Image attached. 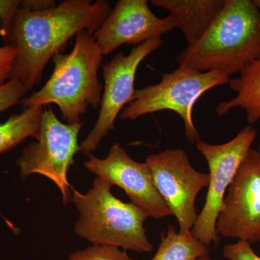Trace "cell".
<instances>
[{
    "mask_svg": "<svg viewBox=\"0 0 260 260\" xmlns=\"http://www.w3.org/2000/svg\"><path fill=\"white\" fill-rule=\"evenodd\" d=\"M150 3L169 12L177 28L184 34L187 47H192L210 28L225 0H152Z\"/></svg>",
    "mask_w": 260,
    "mask_h": 260,
    "instance_id": "obj_13",
    "label": "cell"
},
{
    "mask_svg": "<svg viewBox=\"0 0 260 260\" xmlns=\"http://www.w3.org/2000/svg\"><path fill=\"white\" fill-rule=\"evenodd\" d=\"M67 260H134L125 250L109 245H93L72 253Z\"/></svg>",
    "mask_w": 260,
    "mask_h": 260,
    "instance_id": "obj_17",
    "label": "cell"
},
{
    "mask_svg": "<svg viewBox=\"0 0 260 260\" xmlns=\"http://www.w3.org/2000/svg\"><path fill=\"white\" fill-rule=\"evenodd\" d=\"M256 137L254 126L248 125L235 138L223 144L211 145L200 140L196 143L197 150L208 162L209 181L204 206L198 214L191 232L205 246H209L212 243L218 244L217 219L223 207L225 191Z\"/></svg>",
    "mask_w": 260,
    "mask_h": 260,
    "instance_id": "obj_7",
    "label": "cell"
},
{
    "mask_svg": "<svg viewBox=\"0 0 260 260\" xmlns=\"http://www.w3.org/2000/svg\"><path fill=\"white\" fill-rule=\"evenodd\" d=\"M218 235L260 242V153L250 149L237 170L217 219Z\"/></svg>",
    "mask_w": 260,
    "mask_h": 260,
    "instance_id": "obj_10",
    "label": "cell"
},
{
    "mask_svg": "<svg viewBox=\"0 0 260 260\" xmlns=\"http://www.w3.org/2000/svg\"><path fill=\"white\" fill-rule=\"evenodd\" d=\"M162 45L161 37L153 38L133 48L127 55L119 53L102 65L104 85L99 117L80 145V151L91 153L114 129L116 117L134 98L135 75L140 63Z\"/></svg>",
    "mask_w": 260,
    "mask_h": 260,
    "instance_id": "obj_9",
    "label": "cell"
},
{
    "mask_svg": "<svg viewBox=\"0 0 260 260\" xmlns=\"http://www.w3.org/2000/svg\"><path fill=\"white\" fill-rule=\"evenodd\" d=\"M15 57L16 51L12 44H6L0 47V85L10 80Z\"/></svg>",
    "mask_w": 260,
    "mask_h": 260,
    "instance_id": "obj_21",
    "label": "cell"
},
{
    "mask_svg": "<svg viewBox=\"0 0 260 260\" xmlns=\"http://www.w3.org/2000/svg\"><path fill=\"white\" fill-rule=\"evenodd\" d=\"M112 8L106 0H65L42 10L22 6L15 13L6 44L16 51L10 79L30 91L42 80L46 65L83 30L94 34Z\"/></svg>",
    "mask_w": 260,
    "mask_h": 260,
    "instance_id": "obj_1",
    "label": "cell"
},
{
    "mask_svg": "<svg viewBox=\"0 0 260 260\" xmlns=\"http://www.w3.org/2000/svg\"><path fill=\"white\" fill-rule=\"evenodd\" d=\"M27 92L18 80L10 79L0 85V113L21 103Z\"/></svg>",
    "mask_w": 260,
    "mask_h": 260,
    "instance_id": "obj_18",
    "label": "cell"
},
{
    "mask_svg": "<svg viewBox=\"0 0 260 260\" xmlns=\"http://www.w3.org/2000/svg\"><path fill=\"white\" fill-rule=\"evenodd\" d=\"M229 85L236 96L219 103L216 107L218 116L226 115L235 109H244L249 125L260 119V56L248 65L239 76L231 78Z\"/></svg>",
    "mask_w": 260,
    "mask_h": 260,
    "instance_id": "obj_14",
    "label": "cell"
},
{
    "mask_svg": "<svg viewBox=\"0 0 260 260\" xmlns=\"http://www.w3.org/2000/svg\"><path fill=\"white\" fill-rule=\"evenodd\" d=\"M198 260H213L212 259L211 257L209 256V254L208 255H206L205 256H203V257L200 258V259H198Z\"/></svg>",
    "mask_w": 260,
    "mask_h": 260,
    "instance_id": "obj_22",
    "label": "cell"
},
{
    "mask_svg": "<svg viewBox=\"0 0 260 260\" xmlns=\"http://www.w3.org/2000/svg\"><path fill=\"white\" fill-rule=\"evenodd\" d=\"M75 38L73 50L53 56L52 74L40 90L22 100L23 109L56 104L62 119L75 124L89 108L100 107L104 86L99 70L104 54L92 32L83 30Z\"/></svg>",
    "mask_w": 260,
    "mask_h": 260,
    "instance_id": "obj_3",
    "label": "cell"
},
{
    "mask_svg": "<svg viewBox=\"0 0 260 260\" xmlns=\"http://www.w3.org/2000/svg\"><path fill=\"white\" fill-rule=\"evenodd\" d=\"M257 151L260 153V145H259V148H258Z\"/></svg>",
    "mask_w": 260,
    "mask_h": 260,
    "instance_id": "obj_24",
    "label": "cell"
},
{
    "mask_svg": "<svg viewBox=\"0 0 260 260\" xmlns=\"http://www.w3.org/2000/svg\"><path fill=\"white\" fill-rule=\"evenodd\" d=\"M223 254L225 260H260V256L253 250L251 244L244 241L225 244Z\"/></svg>",
    "mask_w": 260,
    "mask_h": 260,
    "instance_id": "obj_20",
    "label": "cell"
},
{
    "mask_svg": "<svg viewBox=\"0 0 260 260\" xmlns=\"http://www.w3.org/2000/svg\"><path fill=\"white\" fill-rule=\"evenodd\" d=\"M254 2L260 10V0H254Z\"/></svg>",
    "mask_w": 260,
    "mask_h": 260,
    "instance_id": "obj_23",
    "label": "cell"
},
{
    "mask_svg": "<svg viewBox=\"0 0 260 260\" xmlns=\"http://www.w3.org/2000/svg\"><path fill=\"white\" fill-rule=\"evenodd\" d=\"M44 108L23 109V112L12 114L5 122H0V155L15 148L27 138L39 139Z\"/></svg>",
    "mask_w": 260,
    "mask_h": 260,
    "instance_id": "obj_15",
    "label": "cell"
},
{
    "mask_svg": "<svg viewBox=\"0 0 260 260\" xmlns=\"http://www.w3.org/2000/svg\"><path fill=\"white\" fill-rule=\"evenodd\" d=\"M260 56V10L254 0H225L201 39L178 54L179 66L229 76Z\"/></svg>",
    "mask_w": 260,
    "mask_h": 260,
    "instance_id": "obj_2",
    "label": "cell"
},
{
    "mask_svg": "<svg viewBox=\"0 0 260 260\" xmlns=\"http://www.w3.org/2000/svg\"><path fill=\"white\" fill-rule=\"evenodd\" d=\"M84 165L98 177L125 191L131 203L148 217L161 219L172 213L154 184L151 170L147 162L135 161L119 143H114L105 158L91 153Z\"/></svg>",
    "mask_w": 260,
    "mask_h": 260,
    "instance_id": "obj_11",
    "label": "cell"
},
{
    "mask_svg": "<svg viewBox=\"0 0 260 260\" xmlns=\"http://www.w3.org/2000/svg\"><path fill=\"white\" fill-rule=\"evenodd\" d=\"M209 254L208 246L200 242L191 231L181 234L173 225L161 236L158 250L150 260H198Z\"/></svg>",
    "mask_w": 260,
    "mask_h": 260,
    "instance_id": "obj_16",
    "label": "cell"
},
{
    "mask_svg": "<svg viewBox=\"0 0 260 260\" xmlns=\"http://www.w3.org/2000/svg\"><path fill=\"white\" fill-rule=\"evenodd\" d=\"M23 0H0V35L6 40L17 10L22 6Z\"/></svg>",
    "mask_w": 260,
    "mask_h": 260,
    "instance_id": "obj_19",
    "label": "cell"
},
{
    "mask_svg": "<svg viewBox=\"0 0 260 260\" xmlns=\"http://www.w3.org/2000/svg\"><path fill=\"white\" fill-rule=\"evenodd\" d=\"M231 77L220 72H200L179 66L162 75L158 83L135 90L133 100L121 111L122 120H135L149 114L170 110L184 121L186 139L200 141V135L192 119L195 103L210 89L229 84Z\"/></svg>",
    "mask_w": 260,
    "mask_h": 260,
    "instance_id": "obj_5",
    "label": "cell"
},
{
    "mask_svg": "<svg viewBox=\"0 0 260 260\" xmlns=\"http://www.w3.org/2000/svg\"><path fill=\"white\" fill-rule=\"evenodd\" d=\"M176 28L171 15L158 18L147 0H119L93 37L104 56L121 46L140 45Z\"/></svg>",
    "mask_w": 260,
    "mask_h": 260,
    "instance_id": "obj_12",
    "label": "cell"
},
{
    "mask_svg": "<svg viewBox=\"0 0 260 260\" xmlns=\"http://www.w3.org/2000/svg\"><path fill=\"white\" fill-rule=\"evenodd\" d=\"M145 162L157 190L177 218L179 233L192 230L198 217L195 201L200 191L208 186V174L197 171L182 149L151 154Z\"/></svg>",
    "mask_w": 260,
    "mask_h": 260,
    "instance_id": "obj_8",
    "label": "cell"
},
{
    "mask_svg": "<svg viewBox=\"0 0 260 260\" xmlns=\"http://www.w3.org/2000/svg\"><path fill=\"white\" fill-rule=\"evenodd\" d=\"M82 126V122L64 124L51 107H44L39 139L27 145L17 159L22 179L41 174L50 179L60 190L64 205L71 200L68 172L80 151L78 138Z\"/></svg>",
    "mask_w": 260,
    "mask_h": 260,
    "instance_id": "obj_6",
    "label": "cell"
},
{
    "mask_svg": "<svg viewBox=\"0 0 260 260\" xmlns=\"http://www.w3.org/2000/svg\"><path fill=\"white\" fill-rule=\"evenodd\" d=\"M112 184L100 177L85 194L72 188L71 200L79 213L74 231L94 245H109L139 253L153 246L144 223L148 215L131 203H124L112 192Z\"/></svg>",
    "mask_w": 260,
    "mask_h": 260,
    "instance_id": "obj_4",
    "label": "cell"
}]
</instances>
